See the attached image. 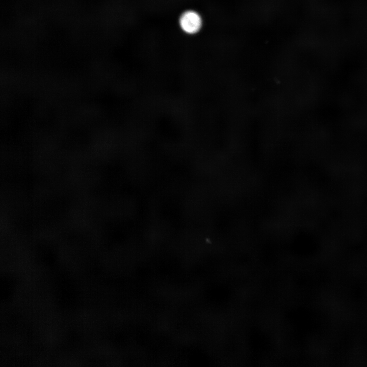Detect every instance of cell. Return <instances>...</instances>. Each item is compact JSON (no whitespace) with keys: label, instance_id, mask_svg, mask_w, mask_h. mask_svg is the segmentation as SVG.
Instances as JSON below:
<instances>
[{"label":"cell","instance_id":"obj_1","mask_svg":"<svg viewBox=\"0 0 367 367\" xmlns=\"http://www.w3.org/2000/svg\"><path fill=\"white\" fill-rule=\"evenodd\" d=\"M181 30L188 34L197 33L201 29L202 19L199 14L193 10L184 12L179 20Z\"/></svg>","mask_w":367,"mask_h":367}]
</instances>
